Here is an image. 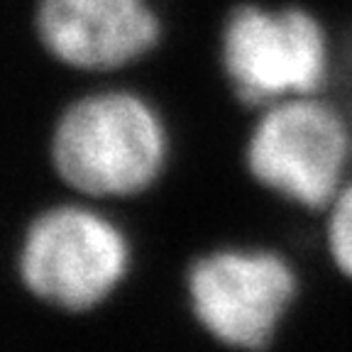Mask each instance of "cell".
<instances>
[{
	"instance_id": "3957f363",
	"label": "cell",
	"mask_w": 352,
	"mask_h": 352,
	"mask_svg": "<svg viewBox=\"0 0 352 352\" xmlns=\"http://www.w3.org/2000/svg\"><path fill=\"white\" fill-rule=\"evenodd\" d=\"M169 160V130L144 96L105 91L61 113L52 162L69 186L91 196H135L152 186Z\"/></svg>"
},
{
	"instance_id": "52a82bcc",
	"label": "cell",
	"mask_w": 352,
	"mask_h": 352,
	"mask_svg": "<svg viewBox=\"0 0 352 352\" xmlns=\"http://www.w3.org/2000/svg\"><path fill=\"white\" fill-rule=\"evenodd\" d=\"M323 237L336 270L352 281V176L323 210Z\"/></svg>"
},
{
	"instance_id": "5b68a950",
	"label": "cell",
	"mask_w": 352,
	"mask_h": 352,
	"mask_svg": "<svg viewBox=\"0 0 352 352\" xmlns=\"http://www.w3.org/2000/svg\"><path fill=\"white\" fill-rule=\"evenodd\" d=\"M130 267V245L110 220L78 206L34 218L20 252L22 281L34 296L86 311L108 296Z\"/></svg>"
},
{
	"instance_id": "7a4b0ae2",
	"label": "cell",
	"mask_w": 352,
	"mask_h": 352,
	"mask_svg": "<svg viewBox=\"0 0 352 352\" xmlns=\"http://www.w3.org/2000/svg\"><path fill=\"white\" fill-rule=\"evenodd\" d=\"M242 164L270 196L323 213L352 176V116L330 91L252 110Z\"/></svg>"
},
{
	"instance_id": "277c9868",
	"label": "cell",
	"mask_w": 352,
	"mask_h": 352,
	"mask_svg": "<svg viewBox=\"0 0 352 352\" xmlns=\"http://www.w3.org/2000/svg\"><path fill=\"white\" fill-rule=\"evenodd\" d=\"M188 301L206 333L232 350L270 347L298 294L289 259L274 250L226 248L188 272Z\"/></svg>"
},
{
	"instance_id": "6da1fadb",
	"label": "cell",
	"mask_w": 352,
	"mask_h": 352,
	"mask_svg": "<svg viewBox=\"0 0 352 352\" xmlns=\"http://www.w3.org/2000/svg\"><path fill=\"white\" fill-rule=\"evenodd\" d=\"M218 72L245 110L325 94L338 76L330 22L303 0H237L218 28Z\"/></svg>"
},
{
	"instance_id": "8992f818",
	"label": "cell",
	"mask_w": 352,
	"mask_h": 352,
	"mask_svg": "<svg viewBox=\"0 0 352 352\" xmlns=\"http://www.w3.org/2000/svg\"><path fill=\"white\" fill-rule=\"evenodd\" d=\"M34 28L54 59L83 72L135 64L164 32L152 0H39Z\"/></svg>"
}]
</instances>
